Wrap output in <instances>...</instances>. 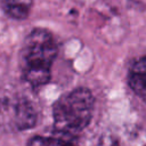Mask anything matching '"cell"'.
I'll return each mask as SVG.
<instances>
[{
  "instance_id": "cell-2",
  "label": "cell",
  "mask_w": 146,
  "mask_h": 146,
  "mask_svg": "<svg viewBox=\"0 0 146 146\" xmlns=\"http://www.w3.org/2000/svg\"><path fill=\"white\" fill-rule=\"evenodd\" d=\"M95 98L87 88H76L60 96L52 106L54 129L66 136L81 132L92 117Z\"/></svg>"
},
{
  "instance_id": "cell-1",
  "label": "cell",
  "mask_w": 146,
  "mask_h": 146,
  "mask_svg": "<svg viewBox=\"0 0 146 146\" xmlns=\"http://www.w3.org/2000/svg\"><path fill=\"white\" fill-rule=\"evenodd\" d=\"M57 54L58 47L54 35L46 29H33L26 35L19 54L22 78L33 88L47 84Z\"/></svg>"
},
{
  "instance_id": "cell-5",
  "label": "cell",
  "mask_w": 146,
  "mask_h": 146,
  "mask_svg": "<svg viewBox=\"0 0 146 146\" xmlns=\"http://www.w3.org/2000/svg\"><path fill=\"white\" fill-rule=\"evenodd\" d=\"M5 13L15 19H25L33 5V0H0Z\"/></svg>"
},
{
  "instance_id": "cell-6",
  "label": "cell",
  "mask_w": 146,
  "mask_h": 146,
  "mask_svg": "<svg viewBox=\"0 0 146 146\" xmlns=\"http://www.w3.org/2000/svg\"><path fill=\"white\" fill-rule=\"evenodd\" d=\"M27 146H78V145L62 138L36 136L30 139Z\"/></svg>"
},
{
  "instance_id": "cell-3",
  "label": "cell",
  "mask_w": 146,
  "mask_h": 146,
  "mask_svg": "<svg viewBox=\"0 0 146 146\" xmlns=\"http://www.w3.org/2000/svg\"><path fill=\"white\" fill-rule=\"evenodd\" d=\"M38 121L34 104L23 97H0V129L23 131L33 128Z\"/></svg>"
},
{
  "instance_id": "cell-4",
  "label": "cell",
  "mask_w": 146,
  "mask_h": 146,
  "mask_svg": "<svg viewBox=\"0 0 146 146\" xmlns=\"http://www.w3.org/2000/svg\"><path fill=\"white\" fill-rule=\"evenodd\" d=\"M128 82L132 91L146 103V56L137 59L131 65Z\"/></svg>"
}]
</instances>
